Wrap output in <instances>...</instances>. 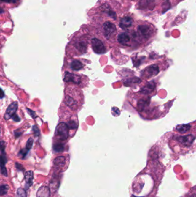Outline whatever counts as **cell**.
<instances>
[{"label":"cell","instance_id":"obj_1","mask_svg":"<svg viewBox=\"0 0 196 197\" xmlns=\"http://www.w3.org/2000/svg\"><path fill=\"white\" fill-rule=\"evenodd\" d=\"M154 33V28L151 27L149 24H140L137 27L136 35L138 38L144 40L151 38Z\"/></svg>","mask_w":196,"mask_h":197},{"label":"cell","instance_id":"obj_2","mask_svg":"<svg viewBox=\"0 0 196 197\" xmlns=\"http://www.w3.org/2000/svg\"><path fill=\"white\" fill-rule=\"evenodd\" d=\"M6 144L4 141H0V169L1 174L5 176H8L7 170L5 165L7 162V159L5 152Z\"/></svg>","mask_w":196,"mask_h":197},{"label":"cell","instance_id":"obj_3","mask_svg":"<svg viewBox=\"0 0 196 197\" xmlns=\"http://www.w3.org/2000/svg\"><path fill=\"white\" fill-rule=\"evenodd\" d=\"M69 134V128L67 124L64 122L60 123L56 127V135L58 136L60 140H66Z\"/></svg>","mask_w":196,"mask_h":197},{"label":"cell","instance_id":"obj_4","mask_svg":"<svg viewBox=\"0 0 196 197\" xmlns=\"http://www.w3.org/2000/svg\"><path fill=\"white\" fill-rule=\"evenodd\" d=\"M103 29L105 37L108 39L114 37L116 34V26L111 21H105L103 24Z\"/></svg>","mask_w":196,"mask_h":197},{"label":"cell","instance_id":"obj_5","mask_svg":"<svg viewBox=\"0 0 196 197\" xmlns=\"http://www.w3.org/2000/svg\"><path fill=\"white\" fill-rule=\"evenodd\" d=\"M92 47L94 51L97 54H103L106 51V47L101 40L97 38L92 39Z\"/></svg>","mask_w":196,"mask_h":197},{"label":"cell","instance_id":"obj_6","mask_svg":"<svg viewBox=\"0 0 196 197\" xmlns=\"http://www.w3.org/2000/svg\"><path fill=\"white\" fill-rule=\"evenodd\" d=\"M134 21L133 19L128 16H124L119 21V27L124 30H127L133 27Z\"/></svg>","mask_w":196,"mask_h":197},{"label":"cell","instance_id":"obj_7","mask_svg":"<svg viewBox=\"0 0 196 197\" xmlns=\"http://www.w3.org/2000/svg\"><path fill=\"white\" fill-rule=\"evenodd\" d=\"M63 80L65 82H71L75 84H80L81 83V76L69 72H66Z\"/></svg>","mask_w":196,"mask_h":197},{"label":"cell","instance_id":"obj_8","mask_svg":"<svg viewBox=\"0 0 196 197\" xmlns=\"http://www.w3.org/2000/svg\"><path fill=\"white\" fill-rule=\"evenodd\" d=\"M18 108V103L17 102H13L10 104L7 109V111L4 115V119L5 120H8L12 117L13 115L16 114V112Z\"/></svg>","mask_w":196,"mask_h":197},{"label":"cell","instance_id":"obj_9","mask_svg":"<svg viewBox=\"0 0 196 197\" xmlns=\"http://www.w3.org/2000/svg\"><path fill=\"white\" fill-rule=\"evenodd\" d=\"M131 40V35L127 32H122L118 36V42L123 46H127Z\"/></svg>","mask_w":196,"mask_h":197},{"label":"cell","instance_id":"obj_10","mask_svg":"<svg viewBox=\"0 0 196 197\" xmlns=\"http://www.w3.org/2000/svg\"><path fill=\"white\" fill-rule=\"evenodd\" d=\"M87 46V43L85 40H80L77 41L74 44V47L80 53H85L86 51Z\"/></svg>","mask_w":196,"mask_h":197},{"label":"cell","instance_id":"obj_11","mask_svg":"<svg viewBox=\"0 0 196 197\" xmlns=\"http://www.w3.org/2000/svg\"><path fill=\"white\" fill-rule=\"evenodd\" d=\"M195 140V137L191 135H189L184 137H179L177 138V140L181 144L188 146L190 145Z\"/></svg>","mask_w":196,"mask_h":197},{"label":"cell","instance_id":"obj_12","mask_svg":"<svg viewBox=\"0 0 196 197\" xmlns=\"http://www.w3.org/2000/svg\"><path fill=\"white\" fill-rule=\"evenodd\" d=\"M25 182L26 186L25 187L26 189H28L33 184V179H34V173L32 171H28L25 174Z\"/></svg>","mask_w":196,"mask_h":197},{"label":"cell","instance_id":"obj_13","mask_svg":"<svg viewBox=\"0 0 196 197\" xmlns=\"http://www.w3.org/2000/svg\"><path fill=\"white\" fill-rule=\"evenodd\" d=\"M65 102L67 106H68V107H70L73 110L76 109L78 106L77 101H76L74 98H73L72 97L68 95L66 96Z\"/></svg>","mask_w":196,"mask_h":197},{"label":"cell","instance_id":"obj_14","mask_svg":"<svg viewBox=\"0 0 196 197\" xmlns=\"http://www.w3.org/2000/svg\"><path fill=\"white\" fill-rule=\"evenodd\" d=\"M50 189L47 186H42L37 192V197H50Z\"/></svg>","mask_w":196,"mask_h":197},{"label":"cell","instance_id":"obj_15","mask_svg":"<svg viewBox=\"0 0 196 197\" xmlns=\"http://www.w3.org/2000/svg\"><path fill=\"white\" fill-rule=\"evenodd\" d=\"M70 67L72 69V70L75 71H78L83 68L84 65L81 61L78 60H74L71 62L70 64Z\"/></svg>","mask_w":196,"mask_h":197},{"label":"cell","instance_id":"obj_16","mask_svg":"<svg viewBox=\"0 0 196 197\" xmlns=\"http://www.w3.org/2000/svg\"><path fill=\"white\" fill-rule=\"evenodd\" d=\"M66 159L64 156H58L54 161V165L56 167H63L65 164Z\"/></svg>","mask_w":196,"mask_h":197},{"label":"cell","instance_id":"obj_17","mask_svg":"<svg viewBox=\"0 0 196 197\" xmlns=\"http://www.w3.org/2000/svg\"><path fill=\"white\" fill-rule=\"evenodd\" d=\"M148 73L149 76L156 75L159 72L158 67L157 66H151L148 68Z\"/></svg>","mask_w":196,"mask_h":197},{"label":"cell","instance_id":"obj_18","mask_svg":"<svg viewBox=\"0 0 196 197\" xmlns=\"http://www.w3.org/2000/svg\"><path fill=\"white\" fill-rule=\"evenodd\" d=\"M191 128V126L190 124H182V125H179L178 126L176 129L178 131L182 133H184L185 132L189 131Z\"/></svg>","mask_w":196,"mask_h":197},{"label":"cell","instance_id":"obj_19","mask_svg":"<svg viewBox=\"0 0 196 197\" xmlns=\"http://www.w3.org/2000/svg\"><path fill=\"white\" fill-rule=\"evenodd\" d=\"M64 145L61 143H56L53 146V149L57 153L62 152L64 150Z\"/></svg>","mask_w":196,"mask_h":197},{"label":"cell","instance_id":"obj_20","mask_svg":"<svg viewBox=\"0 0 196 197\" xmlns=\"http://www.w3.org/2000/svg\"><path fill=\"white\" fill-rule=\"evenodd\" d=\"M9 187L7 185H2L0 186V196H4L5 195L8 191Z\"/></svg>","mask_w":196,"mask_h":197},{"label":"cell","instance_id":"obj_21","mask_svg":"<svg viewBox=\"0 0 196 197\" xmlns=\"http://www.w3.org/2000/svg\"><path fill=\"white\" fill-rule=\"evenodd\" d=\"M16 197H27V193L26 190L22 188H20L16 193Z\"/></svg>","mask_w":196,"mask_h":197},{"label":"cell","instance_id":"obj_22","mask_svg":"<svg viewBox=\"0 0 196 197\" xmlns=\"http://www.w3.org/2000/svg\"><path fill=\"white\" fill-rule=\"evenodd\" d=\"M67 126L70 129L75 130L78 127V123H77V122H75L74 121H70L68 123Z\"/></svg>","mask_w":196,"mask_h":197},{"label":"cell","instance_id":"obj_23","mask_svg":"<svg viewBox=\"0 0 196 197\" xmlns=\"http://www.w3.org/2000/svg\"><path fill=\"white\" fill-rule=\"evenodd\" d=\"M33 144H34V140L32 138H29L27 142L26 146V149L29 152L31 149V148L33 146Z\"/></svg>","mask_w":196,"mask_h":197},{"label":"cell","instance_id":"obj_24","mask_svg":"<svg viewBox=\"0 0 196 197\" xmlns=\"http://www.w3.org/2000/svg\"><path fill=\"white\" fill-rule=\"evenodd\" d=\"M28 151L26 150V149H21L19 152V156H21L22 157V159L25 158V157L26 156V155L28 154Z\"/></svg>","mask_w":196,"mask_h":197},{"label":"cell","instance_id":"obj_25","mask_svg":"<svg viewBox=\"0 0 196 197\" xmlns=\"http://www.w3.org/2000/svg\"><path fill=\"white\" fill-rule=\"evenodd\" d=\"M32 130H33L34 135H35L36 137H39V135H40V131H39V128L37 127L36 125H34V126L32 127Z\"/></svg>","mask_w":196,"mask_h":197},{"label":"cell","instance_id":"obj_26","mask_svg":"<svg viewBox=\"0 0 196 197\" xmlns=\"http://www.w3.org/2000/svg\"><path fill=\"white\" fill-rule=\"evenodd\" d=\"M27 111H28V114L31 115V116L32 118L35 119V118H37V115H36V114H35V113L34 111H33L32 110H30V109H29V108H27Z\"/></svg>","mask_w":196,"mask_h":197},{"label":"cell","instance_id":"obj_27","mask_svg":"<svg viewBox=\"0 0 196 197\" xmlns=\"http://www.w3.org/2000/svg\"><path fill=\"white\" fill-rule=\"evenodd\" d=\"M12 118L13 121H14L15 122H20V120H21L20 118H19V116L17 114H16L12 116Z\"/></svg>","mask_w":196,"mask_h":197},{"label":"cell","instance_id":"obj_28","mask_svg":"<svg viewBox=\"0 0 196 197\" xmlns=\"http://www.w3.org/2000/svg\"><path fill=\"white\" fill-rule=\"evenodd\" d=\"M14 134H15V137L17 138H18V137L21 136V135L22 134V132L19 131V129H17V130H15V131H14Z\"/></svg>","mask_w":196,"mask_h":197},{"label":"cell","instance_id":"obj_29","mask_svg":"<svg viewBox=\"0 0 196 197\" xmlns=\"http://www.w3.org/2000/svg\"><path fill=\"white\" fill-rule=\"evenodd\" d=\"M2 2H7V3H12V4H15L16 3L17 1H18L19 0H0Z\"/></svg>","mask_w":196,"mask_h":197},{"label":"cell","instance_id":"obj_30","mask_svg":"<svg viewBox=\"0 0 196 197\" xmlns=\"http://www.w3.org/2000/svg\"><path fill=\"white\" fill-rule=\"evenodd\" d=\"M16 166L17 168H18V169H19V170H20V171H23V170H24V168H23V166H22V165H21L20 164H19V163H16Z\"/></svg>","mask_w":196,"mask_h":197},{"label":"cell","instance_id":"obj_31","mask_svg":"<svg viewBox=\"0 0 196 197\" xmlns=\"http://www.w3.org/2000/svg\"><path fill=\"white\" fill-rule=\"evenodd\" d=\"M5 97V94L4 91L0 88V99H2Z\"/></svg>","mask_w":196,"mask_h":197},{"label":"cell","instance_id":"obj_32","mask_svg":"<svg viewBox=\"0 0 196 197\" xmlns=\"http://www.w3.org/2000/svg\"><path fill=\"white\" fill-rule=\"evenodd\" d=\"M4 13V10H3L2 8H0V14H1V13Z\"/></svg>","mask_w":196,"mask_h":197}]
</instances>
